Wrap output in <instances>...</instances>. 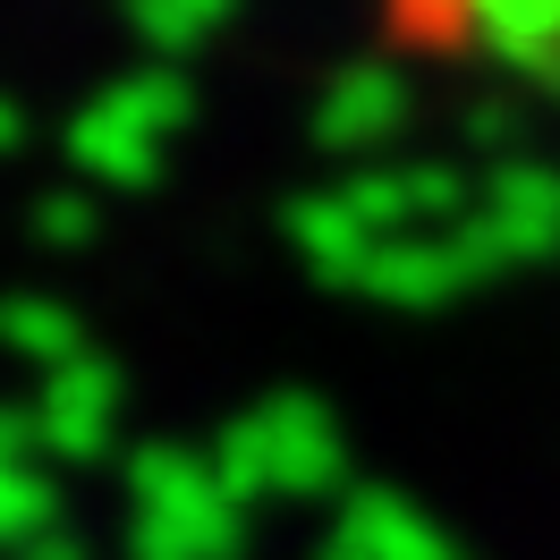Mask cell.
<instances>
[{
  "label": "cell",
  "mask_w": 560,
  "mask_h": 560,
  "mask_svg": "<svg viewBox=\"0 0 560 560\" xmlns=\"http://www.w3.org/2000/svg\"><path fill=\"white\" fill-rule=\"evenodd\" d=\"M458 246L485 280L526 272V264H552L560 255V171L535 162V153H510L492 162L485 178V205L458 221Z\"/></svg>",
  "instance_id": "obj_1"
},
{
  "label": "cell",
  "mask_w": 560,
  "mask_h": 560,
  "mask_svg": "<svg viewBox=\"0 0 560 560\" xmlns=\"http://www.w3.org/2000/svg\"><path fill=\"white\" fill-rule=\"evenodd\" d=\"M476 264H467V246L451 238H390L374 246V264H365V289L374 298H390V306H451V298H467L476 289Z\"/></svg>",
  "instance_id": "obj_2"
},
{
  "label": "cell",
  "mask_w": 560,
  "mask_h": 560,
  "mask_svg": "<svg viewBox=\"0 0 560 560\" xmlns=\"http://www.w3.org/2000/svg\"><path fill=\"white\" fill-rule=\"evenodd\" d=\"M476 51L526 85H560V0H467Z\"/></svg>",
  "instance_id": "obj_3"
},
{
  "label": "cell",
  "mask_w": 560,
  "mask_h": 560,
  "mask_svg": "<svg viewBox=\"0 0 560 560\" xmlns=\"http://www.w3.org/2000/svg\"><path fill=\"white\" fill-rule=\"evenodd\" d=\"M399 128H408V85L390 69H349L340 94H331V110H323V137L331 144H383Z\"/></svg>",
  "instance_id": "obj_4"
},
{
  "label": "cell",
  "mask_w": 560,
  "mask_h": 560,
  "mask_svg": "<svg viewBox=\"0 0 560 560\" xmlns=\"http://www.w3.org/2000/svg\"><path fill=\"white\" fill-rule=\"evenodd\" d=\"M390 35L408 43V51H476V18H467V0H383Z\"/></svg>",
  "instance_id": "obj_5"
},
{
  "label": "cell",
  "mask_w": 560,
  "mask_h": 560,
  "mask_svg": "<svg viewBox=\"0 0 560 560\" xmlns=\"http://www.w3.org/2000/svg\"><path fill=\"white\" fill-rule=\"evenodd\" d=\"M467 137L492 144V153L510 162V144H518V103H476V110H467Z\"/></svg>",
  "instance_id": "obj_6"
},
{
  "label": "cell",
  "mask_w": 560,
  "mask_h": 560,
  "mask_svg": "<svg viewBox=\"0 0 560 560\" xmlns=\"http://www.w3.org/2000/svg\"><path fill=\"white\" fill-rule=\"evenodd\" d=\"M552 103H560V85H552Z\"/></svg>",
  "instance_id": "obj_7"
}]
</instances>
